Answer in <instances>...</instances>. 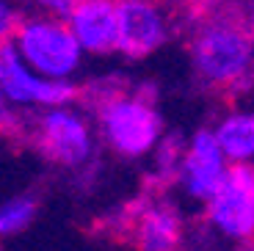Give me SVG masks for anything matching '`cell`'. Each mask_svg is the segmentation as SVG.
I'll list each match as a JSON object with an SVG mask.
<instances>
[{
  "label": "cell",
  "instance_id": "6da1fadb",
  "mask_svg": "<svg viewBox=\"0 0 254 251\" xmlns=\"http://www.w3.org/2000/svg\"><path fill=\"white\" fill-rule=\"evenodd\" d=\"M14 47L45 77H69L77 69L83 53L72 28L58 17H36L19 22Z\"/></svg>",
  "mask_w": 254,
  "mask_h": 251
},
{
  "label": "cell",
  "instance_id": "7a4b0ae2",
  "mask_svg": "<svg viewBox=\"0 0 254 251\" xmlns=\"http://www.w3.org/2000/svg\"><path fill=\"white\" fill-rule=\"evenodd\" d=\"M100 127L105 141L127 157L146 155L160 135V119L152 105L119 94H111L100 105Z\"/></svg>",
  "mask_w": 254,
  "mask_h": 251
},
{
  "label": "cell",
  "instance_id": "3957f363",
  "mask_svg": "<svg viewBox=\"0 0 254 251\" xmlns=\"http://www.w3.org/2000/svg\"><path fill=\"white\" fill-rule=\"evenodd\" d=\"M0 88L11 105H47L58 108L77 94L66 77H45L19 56L14 42L0 44Z\"/></svg>",
  "mask_w": 254,
  "mask_h": 251
},
{
  "label": "cell",
  "instance_id": "277c9868",
  "mask_svg": "<svg viewBox=\"0 0 254 251\" xmlns=\"http://www.w3.org/2000/svg\"><path fill=\"white\" fill-rule=\"evenodd\" d=\"M196 69L213 83H232L249 69L252 63V42L243 31L232 25H210L199 33Z\"/></svg>",
  "mask_w": 254,
  "mask_h": 251
},
{
  "label": "cell",
  "instance_id": "5b68a950",
  "mask_svg": "<svg viewBox=\"0 0 254 251\" xmlns=\"http://www.w3.org/2000/svg\"><path fill=\"white\" fill-rule=\"evenodd\" d=\"M210 218L232 238H249L254 232V169L232 166L221 188L210 199Z\"/></svg>",
  "mask_w": 254,
  "mask_h": 251
},
{
  "label": "cell",
  "instance_id": "8992f818",
  "mask_svg": "<svg viewBox=\"0 0 254 251\" xmlns=\"http://www.w3.org/2000/svg\"><path fill=\"white\" fill-rule=\"evenodd\" d=\"M39 146L50 160L61 166H80L91 155V132L77 113L66 108H50L39 119Z\"/></svg>",
  "mask_w": 254,
  "mask_h": 251
},
{
  "label": "cell",
  "instance_id": "52a82bcc",
  "mask_svg": "<svg viewBox=\"0 0 254 251\" xmlns=\"http://www.w3.org/2000/svg\"><path fill=\"white\" fill-rule=\"evenodd\" d=\"M119 50L130 58H144L166 39L163 17L149 0H116Z\"/></svg>",
  "mask_w": 254,
  "mask_h": 251
},
{
  "label": "cell",
  "instance_id": "ba28073f",
  "mask_svg": "<svg viewBox=\"0 0 254 251\" xmlns=\"http://www.w3.org/2000/svg\"><path fill=\"white\" fill-rule=\"evenodd\" d=\"M69 28L83 50L111 53L119 50V19L114 0H80L69 14Z\"/></svg>",
  "mask_w": 254,
  "mask_h": 251
},
{
  "label": "cell",
  "instance_id": "9c48e42d",
  "mask_svg": "<svg viewBox=\"0 0 254 251\" xmlns=\"http://www.w3.org/2000/svg\"><path fill=\"white\" fill-rule=\"evenodd\" d=\"M221 144L213 132L202 130L196 132V138L190 144L188 155H185V185L196 199H213L216 190L221 188L224 177V160H221Z\"/></svg>",
  "mask_w": 254,
  "mask_h": 251
},
{
  "label": "cell",
  "instance_id": "30bf717a",
  "mask_svg": "<svg viewBox=\"0 0 254 251\" xmlns=\"http://www.w3.org/2000/svg\"><path fill=\"white\" fill-rule=\"evenodd\" d=\"M180 246V218L169 207L146 210L138 221L141 251H174Z\"/></svg>",
  "mask_w": 254,
  "mask_h": 251
},
{
  "label": "cell",
  "instance_id": "8fae6325",
  "mask_svg": "<svg viewBox=\"0 0 254 251\" xmlns=\"http://www.w3.org/2000/svg\"><path fill=\"white\" fill-rule=\"evenodd\" d=\"M221 149L235 160L254 155V116H232L216 132Z\"/></svg>",
  "mask_w": 254,
  "mask_h": 251
},
{
  "label": "cell",
  "instance_id": "7c38bea8",
  "mask_svg": "<svg viewBox=\"0 0 254 251\" xmlns=\"http://www.w3.org/2000/svg\"><path fill=\"white\" fill-rule=\"evenodd\" d=\"M33 218H36V199H31V196L8 199L6 204L0 207V238L22 232Z\"/></svg>",
  "mask_w": 254,
  "mask_h": 251
},
{
  "label": "cell",
  "instance_id": "4fadbf2b",
  "mask_svg": "<svg viewBox=\"0 0 254 251\" xmlns=\"http://www.w3.org/2000/svg\"><path fill=\"white\" fill-rule=\"evenodd\" d=\"M17 28H19L17 11L11 8V3H8V0H0V44L14 42V36H17Z\"/></svg>",
  "mask_w": 254,
  "mask_h": 251
},
{
  "label": "cell",
  "instance_id": "5bb4252c",
  "mask_svg": "<svg viewBox=\"0 0 254 251\" xmlns=\"http://www.w3.org/2000/svg\"><path fill=\"white\" fill-rule=\"evenodd\" d=\"M77 3H80V0H39V6L58 19H69V14L75 11Z\"/></svg>",
  "mask_w": 254,
  "mask_h": 251
},
{
  "label": "cell",
  "instance_id": "9a60e30c",
  "mask_svg": "<svg viewBox=\"0 0 254 251\" xmlns=\"http://www.w3.org/2000/svg\"><path fill=\"white\" fill-rule=\"evenodd\" d=\"M11 102H8V97L3 94V88H0V127H8L14 122V116H11Z\"/></svg>",
  "mask_w": 254,
  "mask_h": 251
}]
</instances>
